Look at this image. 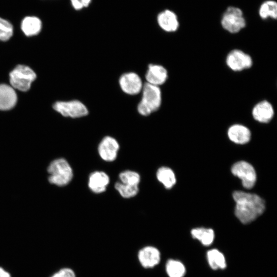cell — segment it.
<instances>
[{
	"label": "cell",
	"instance_id": "cell-1",
	"mask_svg": "<svg viewBox=\"0 0 277 277\" xmlns=\"http://www.w3.org/2000/svg\"><path fill=\"white\" fill-rule=\"evenodd\" d=\"M233 197L236 203L235 216L243 224L252 222L265 210V201L257 194L236 191Z\"/></svg>",
	"mask_w": 277,
	"mask_h": 277
},
{
	"label": "cell",
	"instance_id": "cell-2",
	"mask_svg": "<svg viewBox=\"0 0 277 277\" xmlns=\"http://www.w3.org/2000/svg\"><path fill=\"white\" fill-rule=\"evenodd\" d=\"M141 92L142 96L137 105V111L143 116H148L157 111L161 106V90L159 86L146 83Z\"/></svg>",
	"mask_w": 277,
	"mask_h": 277
},
{
	"label": "cell",
	"instance_id": "cell-3",
	"mask_svg": "<svg viewBox=\"0 0 277 277\" xmlns=\"http://www.w3.org/2000/svg\"><path fill=\"white\" fill-rule=\"evenodd\" d=\"M47 170L49 182L58 186L67 185L73 177L72 169L68 162L63 158L52 161Z\"/></svg>",
	"mask_w": 277,
	"mask_h": 277
},
{
	"label": "cell",
	"instance_id": "cell-4",
	"mask_svg": "<svg viewBox=\"0 0 277 277\" xmlns=\"http://www.w3.org/2000/svg\"><path fill=\"white\" fill-rule=\"evenodd\" d=\"M9 76L12 88L22 91H27L30 89L36 75L30 67L19 65L11 71Z\"/></svg>",
	"mask_w": 277,
	"mask_h": 277
},
{
	"label": "cell",
	"instance_id": "cell-5",
	"mask_svg": "<svg viewBox=\"0 0 277 277\" xmlns=\"http://www.w3.org/2000/svg\"><path fill=\"white\" fill-rule=\"evenodd\" d=\"M221 25L225 30L231 33L240 31L246 26L242 10L234 7H228L223 15Z\"/></svg>",
	"mask_w": 277,
	"mask_h": 277
},
{
	"label": "cell",
	"instance_id": "cell-6",
	"mask_svg": "<svg viewBox=\"0 0 277 277\" xmlns=\"http://www.w3.org/2000/svg\"><path fill=\"white\" fill-rule=\"evenodd\" d=\"M53 108L65 117L78 118L86 116L88 114L87 107L78 100L56 102L53 104Z\"/></svg>",
	"mask_w": 277,
	"mask_h": 277
},
{
	"label": "cell",
	"instance_id": "cell-7",
	"mask_svg": "<svg viewBox=\"0 0 277 277\" xmlns=\"http://www.w3.org/2000/svg\"><path fill=\"white\" fill-rule=\"evenodd\" d=\"M232 174L241 179L243 187L252 188L256 180V174L253 167L245 161L235 163L231 168Z\"/></svg>",
	"mask_w": 277,
	"mask_h": 277
},
{
	"label": "cell",
	"instance_id": "cell-8",
	"mask_svg": "<svg viewBox=\"0 0 277 277\" xmlns=\"http://www.w3.org/2000/svg\"><path fill=\"white\" fill-rule=\"evenodd\" d=\"M226 64L232 71L240 72L251 68L253 64L252 57L240 49H234L228 53Z\"/></svg>",
	"mask_w": 277,
	"mask_h": 277
},
{
	"label": "cell",
	"instance_id": "cell-9",
	"mask_svg": "<svg viewBox=\"0 0 277 277\" xmlns=\"http://www.w3.org/2000/svg\"><path fill=\"white\" fill-rule=\"evenodd\" d=\"M118 83L121 90L126 94L134 95L141 92L144 84L140 76L133 72L123 74Z\"/></svg>",
	"mask_w": 277,
	"mask_h": 277
},
{
	"label": "cell",
	"instance_id": "cell-10",
	"mask_svg": "<svg viewBox=\"0 0 277 277\" xmlns=\"http://www.w3.org/2000/svg\"><path fill=\"white\" fill-rule=\"evenodd\" d=\"M119 144L112 137H104L98 147V152L101 157L105 161H113L117 157Z\"/></svg>",
	"mask_w": 277,
	"mask_h": 277
},
{
	"label": "cell",
	"instance_id": "cell-11",
	"mask_svg": "<svg viewBox=\"0 0 277 277\" xmlns=\"http://www.w3.org/2000/svg\"><path fill=\"white\" fill-rule=\"evenodd\" d=\"M168 76L167 69L158 64H149L145 74L147 83L159 87L166 82Z\"/></svg>",
	"mask_w": 277,
	"mask_h": 277
},
{
	"label": "cell",
	"instance_id": "cell-12",
	"mask_svg": "<svg viewBox=\"0 0 277 277\" xmlns=\"http://www.w3.org/2000/svg\"><path fill=\"white\" fill-rule=\"evenodd\" d=\"M251 113L256 121L261 123H268L273 118L274 110L269 102L263 100L254 106Z\"/></svg>",
	"mask_w": 277,
	"mask_h": 277
},
{
	"label": "cell",
	"instance_id": "cell-13",
	"mask_svg": "<svg viewBox=\"0 0 277 277\" xmlns=\"http://www.w3.org/2000/svg\"><path fill=\"white\" fill-rule=\"evenodd\" d=\"M157 22L160 27L167 32H174L179 27L177 16L169 10H165L160 12L157 15Z\"/></svg>",
	"mask_w": 277,
	"mask_h": 277
},
{
	"label": "cell",
	"instance_id": "cell-14",
	"mask_svg": "<svg viewBox=\"0 0 277 277\" xmlns=\"http://www.w3.org/2000/svg\"><path fill=\"white\" fill-rule=\"evenodd\" d=\"M229 138L238 144H245L248 143L251 138L250 130L246 126L241 124H234L231 126L228 130Z\"/></svg>",
	"mask_w": 277,
	"mask_h": 277
},
{
	"label": "cell",
	"instance_id": "cell-15",
	"mask_svg": "<svg viewBox=\"0 0 277 277\" xmlns=\"http://www.w3.org/2000/svg\"><path fill=\"white\" fill-rule=\"evenodd\" d=\"M138 256L141 264L145 268L153 267L160 261L159 251L151 246L142 249L138 252Z\"/></svg>",
	"mask_w": 277,
	"mask_h": 277
},
{
	"label": "cell",
	"instance_id": "cell-16",
	"mask_svg": "<svg viewBox=\"0 0 277 277\" xmlns=\"http://www.w3.org/2000/svg\"><path fill=\"white\" fill-rule=\"evenodd\" d=\"M17 95L13 88L6 84L0 85V110H7L14 107Z\"/></svg>",
	"mask_w": 277,
	"mask_h": 277
},
{
	"label": "cell",
	"instance_id": "cell-17",
	"mask_svg": "<svg viewBox=\"0 0 277 277\" xmlns=\"http://www.w3.org/2000/svg\"><path fill=\"white\" fill-rule=\"evenodd\" d=\"M42 28V22L37 16L27 15L25 16L21 23V29L27 36L37 35Z\"/></svg>",
	"mask_w": 277,
	"mask_h": 277
},
{
	"label": "cell",
	"instance_id": "cell-18",
	"mask_svg": "<svg viewBox=\"0 0 277 277\" xmlns=\"http://www.w3.org/2000/svg\"><path fill=\"white\" fill-rule=\"evenodd\" d=\"M109 183L108 175L103 171H95L89 177L88 186L94 193H100L106 190Z\"/></svg>",
	"mask_w": 277,
	"mask_h": 277
},
{
	"label": "cell",
	"instance_id": "cell-19",
	"mask_svg": "<svg viewBox=\"0 0 277 277\" xmlns=\"http://www.w3.org/2000/svg\"><path fill=\"white\" fill-rule=\"evenodd\" d=\"M156 177L159 181L167 189L172 188L176 182L174 172L168 167H162L159 168L156 173Z\"/></svg>",
	"mask_w": 277,
	"mask_h": 277
},
{
	"label": "cell",
	"instance_id": "cell-20",
	"mask_svg": "<svg viewBox=\"0 0 277 277\" xmlns=\"http://www.w3.org/2000/svg\"><path fill=\"white\" fill-rule=\"evenodd\" d=\"M191 233L194 239L199 240L202 244L206 246L210 245L214 238V231L210 228H194L191 230Z\"/></svg>",
	"mask_w": 277,
	"mask_h": 277
},
{
	"label": "cell",
	"instance_id": "cell-21",
	"mask_svg": "<svg viewBox=\"0 0 277 277\" xmlns=\"http://www.w3.org/2000/svg\"><path fill=\"white\" fill-rule=\"evenodd\" d=\"M207 259L210 267L213 269H224L226 266L225 259L217 249H212L207 252Z\"/></svg>",
	"mask_w": 277,
	"mask_h": 277
},
{
	"label": "cell",
	"instance_id": "cell-22",
	"mask_svg": "<svg viewBox=\"0 0 277 277\" xmlns=\"http://www.w3.org/2000/svg\"><path fill=\"white\" fill-rule=\"evenodd\" d=\"M261 18L266 19L268 17L276 19L277 17V4L273 1H268L262 4L259 10Z\"/></svg>",
	"mask_w": 277,
	"mask_h": 277
},
{
	"label": "cell",
	"instance_id": "cell-23",
	"mask_svg": "<svg viewBox=\"0 0 277 277\" xmlns=\"http://www.w3.org/2000/svg\"><path fill=\"white\" fill-rule=\"evenodd\" d=\"M166 271L169 277H183L185 268L180 261L170 260L166 264Z\"/></svg>",
	"mask_w": 277,
	"mask_h": 277
},
{
	"label": "cell",
	"instance_id": "cell-24",
	"mask_svg": "<svg viewBox=\"0 0 277 277\" xmlns=\"http://www.w3.org/2000/svg\"><path fill=\"white\" fill-rule=\"evenodd\" d=\"M115 188L120 195L124 198H130L136 195L138 191V186L130 185L123 183L117 182Z\"/></svg>",
	"mask_w": 277,
	"mask_h": 277
},
{
	"label": "cell",
	"instance_id": "cell-25",
	"mask_svg": "<svg viewBox=\"0 0 277 277\" xmlns=\"http://www.w3.org/2000/svg\"><path fill=\"white\" fill-rule=\"evenodd\" d=\"M13 26L8 20L0 16V41L9 40L13 34Z\"/></svg>",
	"mask_w": 277,
	"mask_h": 277
},
{
	"label": "cell",
	"instance_id": "cell-26",
	"mask_svg": "<svg viewBox=\"0 0 277 277\" xmlns=\"http://www.w3.org/2000/svg\"><path fill=\"white\" fill-rule=\"evenodd\" d=\"M121 182L130 185L138 186L140 182V176L136 172L127 170L121 172L119 175Z\"/></svg>",
	"mask_w": 277,
	"mask_h": 277
},
{
	"label": "cell",
	"instance_id": "cell-27",
	"mask_svg": "<svg viewBox=\"0 0 277 277\" xmlns=\"http://www.w3.org/2000/svg\"><path fill=\"white\" fill-rule=\"evenodd\" d=\"M71 6L75 10H81L90 5L92 0H70Z\"/></svg>",
	"mask_w": 277,
	"mask_h": 277
},
{
	"label": "cell",
	"instance_id": "cell-28",
	"mask_svg": "<svg viewBox=\"0 0 277 277\" xmlns=\"http://www.w3.org/2000/svg\"><path fill=\"white\" fill-rule=\"evenodd\" d=\"M50 277H76V276L71 269L63 268L53 273Z\"/></svg>",
	"mask_w": 277,
	"mask_h": 277
},
{
	"label": "cell",
	"instance_id": "cell-29",
	"mask_svg": "<svg viewBox=\"0 0 277 277\" xmlns=\"http://www.w3.org/2000/svg\"><path fill=\"white\" fill-rule=\"evenodd\" d=\"M0 277H12L10 273L0 266Z\"/></svg>",
	"mask_w": 277,
	"mask_h": 277
}]
</instances>
